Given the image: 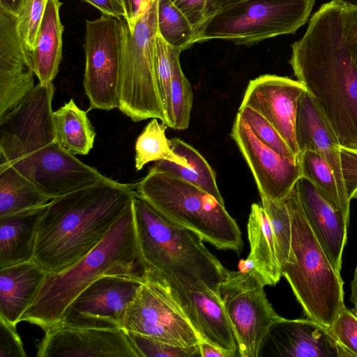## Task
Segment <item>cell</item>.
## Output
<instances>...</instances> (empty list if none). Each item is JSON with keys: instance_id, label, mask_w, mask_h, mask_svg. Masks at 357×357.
<instances>
[{"instance_id": "cell-1", "label": "cell", "mask_w": 357, "mask_h": 357, "mask_svg": "<svg viewBox=\"0 0 357 357\" xmlns=\"http://www.w3.org/2000/svg\"><path fill=\"white\" fill-rule=\"evenodd\" d=\"M54 91L52 82H38L0 119V163L15 168L50 199L108 178L57 141Z\"/></svg>"}, {"instance_id": "cell-2", "label": "cell", "mask_w": 357, "mask_h": 357, "mask_svg": "<svg viewBox=\"0 0 357 357\" xmlns=\"http://www.w3.org/2000/svg\"><path fill=\"white\" fill-rule=\"evenodd\" d=\"M342 10L333 0L314 13L291 45L289 63L340 142L357 149V66L345 40Z\"/></svg>"}, {"instance_id": "cell-3", "label": "cell", "mask_w": 357, "mask_h": 357, "mask_svg": "<svg viewBox=\"0 0 357 357\" xmlns=\"http://www.w3.org/2000/svg\"><path fill=\"white\" fill-rule=\"evenodd\" d=\"M135 194L132 184L108 178L51 199L38 225L33 260L49 273L73 266L105 238Z\"/></svg>"}, {"instance_id": "cell-4", "label": "cell", "mask_w": 357, "mask_h": 357, "mask_svg": "<svg viewBox=\"0 0 357 357\" xmlns=\"http://www.w3.org/2000/svg\"><path fill=\"white\" fill-rule=\"evenodd\" d=\"M132 206L144 272L158 275L171 286L220 294L229 270L206 248L202 238L168 220L136 192Z\"/></svg>"}, {"instance_id": "cell-5", "label": "cell", "mask_w": 357, "mask_h": 357, "mask_svg": "<svg viewBox=\"0 0 357 357\" xmlns=\"http://www.w3.org/2000/svg\"><path fill=\"white\" fill-rule=\"evenodd\" d=\"M117 274L144 275L137 248L132 202L90 252L64 271L48 273L21 321L45 331L60 321L69 304L87 286L101 276Z\"/></svg>"}, {"instance_id": "cell-6", "label": "cell", "mask_w": 357, "mask_h": 357, "mask_svg": "<svg viewBox=\"0 0 357 357\" xmlns=\"http://www.w3.org/2000/svg\"><path fill=\"white\" fill-rule=\"evenodd\" d=\"M284 200L291 220V241L282 275L307 317L330 328L345 306L343 280L307 222L296 184Z\"/></svg>"}, {"instance_id": "cell-7", "label": "cell", "mask_w": 357, "mask_h": 357, "mask_svg": "<svg viewBox=\"0 0 357 357\" xmlns=\"http://www.w3.org/2000/svg\"><path fill=\"white\" fill-rule=\"evenodd\" d=\"M132 185L137 195L170 221L197 233L218 249L241 251L243 243L237 222L225 205L208 192L151 167Z\"/></svg>"}, {"instance_id": "cell-8", "label": "cell", "mask_w": 357, "mask_h": 357, "mask_svg": "<svg viewBox=\"0 0 357 357\" xmlns=\"http://www.w3.org/2000/svg\"><path fill=\"white\" fill-rule=\"evenodd\" d=\"M158 2L152 1L133 30L121 18L122 52L119 109L133 121L158 119L170 128L155 75Z\"/></svg>"}, {"instance_id": "cell-9", "label": "cell", "mask_w": 357, "mask_h": 357, "mask_svg": "<svg viewBox=\"0 0 357 357\" xmlns=\"http://www.w3.org/2000/svg\"><path fill=\"white\" fill-rule=\"evenodd\" d=\"M314 0H243L206 19L195 31L194 43L223 40L252 45L294 33L307 20Z\"/></svg>"}, {"instance_id": "cell-10", "label": "cell", "mask_w": 357, "mask_h": 357, "mask_svg": "<svg viewBox=\"0 0 357 357\" xmlns=\"http://www.w3.org/2000/svg\"><path fill=\"white\" fill-rule=\"evenodd\" d=\"M267 285L256 269L231 271L220 286V294L231 324L239 356L259 357L272 326L282 317L264 291Z\"/></svg>"}, {"instance_id": "cell-11", "label": "cell", "mask_w": 357, "mask_h": 357, "mask_svg": "<svg viewBox=\"0 0 357 357\" xmlns=\"http://www.w3.org/2000/svg\"><path fill=\"white\" fill-rule=\"evenodd\" d=\"M122 330L181 347L202 341L169 286L149 271L126 309Z\"/></svg>"}, {"instance_id": "cell-12", "label": "cell", "mask_w": 357, "mask_h": 357, "mask_svg": "<svg viewBox=\"0 0 357 357\" xmlns=\"http://www.w3.org/2000/svg\"><path fill=\"white\" fill-rule=\"evenodd\" d=\"M121 18L102 14L86 20L83 85L89 109L119 108L122 52Z\"/></svg>"}, {"instance_id": "cell-13", "label": "cell", "mask_w": 357, "mask_h": 357, "mask_svg": "<svg viewBox=\"0 0 357 357\" xmlns=\"http://www.w3.org/2000/svg\"><path fill=\"white\" fill-rule=\"evenodd\" d=\"M144 275H107L82 291L54 326L121 329L126 309Z\"/></svg>"}, {"instance_id": "cell-14", "label": "cell", "mask_w": 357, "mask_h": 357, "mask_svg": "<svg viewBox=\"0 0 357 357\" xmlns=\"http://www.w3.org/2000/svg\"><path fill=\"white\" fill-rule=\"evenodd\" d=\"M295 133L299 153H317L331 167L343 195L351 202L356 199L357 149L340 142L306 90L298 100Z\"/></svg>"}, {"instance_id": "cell-15", "label": "cell", "mask_w": 357, "mask_h": 357, "mask_svg": "<svg viewBox=\"0 0 357 357\" xmlns=\"http://www.w3.org/2000/svg\"><path fill=\"white\" fill-rule=\"evenodd\" d=\"M231 137L250 169L260 197L284 199L302 176L298 160L282 155L261 142L238 113Z\"/></svg>"}, {"instance_id": "cell-16", "label": "cell", "mask_w": 357, "mask_h": 357, "mask_svg": "<svg viewBox=\"0 0 357 357\" xmlns=\"http://www.w3.org/2000/svg\"><path fill=\"white\" fill-rule=\"evenodd\" d=\"M305 91L298 80L263 75L250 81L240 105L249 107L264 116L297 158L300 153L296 139V119L298 100Z\"/></svg>"}, {"instance_id": "cell-17", "label": "cell", "mask_w": 357, "mask_h": 357, "mask_svg": "<svg viewBox=\"0 0 357 357\" xmlns=\"http://www.w3.org/2000/svg\"><path fill=\"white\" fill-rule=\"evenodd\" d=\"M37 357H138L121 329L52 326L45 331Z\"/></svg>"}, {"instance_id": "cell-18", "label": "cell", "mask_w": 357, "mask_h": 357, "mask_svg": "<svg viewBox=\"0 0 357 357\" xmlns=\"http://www.w3.org/2000/svg\"><path fill=\"white\" fill-rule=\"evenodd\" d=\"M278 357H352L331 331L308 318L281 317L271 328L260 356Z\"/></svg>"}, {"instance_id": "cell-19", "label": "cell", "mask_w": 357, "mask_h": 357, "mask_svg": "<svg viewBox=\"0 0 357 357\" xmlns=\"http://www.w3.org/2000/svg\"><path fill=\"white\" fill-rule=\"evenodd\" d=\"M17 21L0 9V119L35 87L31 52L19 35Z\"/></svg>"}, {"instance_id": "cell-20", "label": "cell", "mask_w": 357, "mask_h": 357, "mask_svg": "<svg viewBox=\"0 0 357 357\" xmlns=\"http://www.w3.org/2000/svg\"><path fill=\"white\" fill-rule=\"evenodd\" d=\"M169 286L202 341L239 356L231 324L220 295L210 290L190 291Z\"/></svg>"}, {"instance_id": "cell-21", "label": "cell", "mask_w": 357, "mask_h": 357, "mask_svg": "<svg viewBox=\"0 0 357 357\" xmlns=\"http://www.w3.org/2000/svg\"><path fill=\"white\" fill-rule=\"evenodd\" d=\"M296 187L312 231L333 267L340 274L349 220L307 178L301 176L296 183Z\"/></svg>"}, {"instance_id": "cell-22", "label": "cell", "mask_w": 357, "mask_h": 357, "mask_svg": "<svg viewBox=\"0 0 357 357\" xmlns=\"http://www.w3.org/2000/svg\"><path fill=\"white\" fill-rule=\"evenodd\" d=\"M48 273L33 260L0 268V317L17 326Z\"/></svg>"}, {"instance_id": "cell-23", "label": "cell", "mask_w": 357, "mask_h": 357, "mask_svg": "<svg viewBox=\"0 0 357 357\" xmlns=\"http://www.w3.org/2000/svg\"><path fill=\"white\" fill-rule=\"evenodd\" d=\"M47 204L0 217V268L33 260Z\"/></svg>"}, {"instance_id": "cell-24", "label": "cell", "mask_w": 357, "mask_h": 357, "mask_svg": "<svg viewBox=\"0 0 357 357\" xmlns=\"http://www.w3.org/2000/svg\"><path fill=\"white\" fill-rule=\"evenodd\" d=\"M60 0H48L35 47L31 52L33 70L39 82H52L62 60L63 26L61 22Z\"/></svg>"}, {"instance_id": "cell-25", "label": "cell", "mask_w": 357, "mask_h": 357, "mask_svg": "<svg viewBox=\"0 0 357 357\" xmlns=\"http://www.w3.org/2000/svg\"><path fill=\"white\" fill-rule=\"evenodd\" d=\"M248 238L251 259L256 270L263 277L267 285H275L282 275L275 240L268 215L261 205H251L247 224Z\"/></svg>"}, {"instance_id": "cell-26", "label": "cell", "mask_w": 357, "mask_h": 357, "mask_svg": "<svg viewBox=\"0 0 357 357\" xmlns=\"http://www.w3.org/2000/svg\"><path fill=\"white\" fill-rule=\"evenodd\" d=\"M170 142L174 153L184 159L185 163L162 160L155 162L151 168L169 173L201 188L225 205L215 173L206 159L193 146L179 138H172Z\"/></svg>"}, {"instance_id": "cell-27", "label": "cell", "mask_w": 357, "mask_h": 357, "mask_svg": "<svg viewBox=\"0 0 357 357\" xmlns=\"http://www.w3.org/2000/svg\"><path fill=\"white\" fill-rule=\"evenodd\" d=\"M54 122L57 141L64 149L75 155L90 152L96 131L86 112L73 98L54 112Z\"/></svg>"}, {"instance_id": "cell-28", "label": "cell", "mask_w": 357, "mask_h": 357, "mask_svg": "<svg viewBox=\"0 0 357 357\" xmlns=\"http://www.w3.org/2000/svg\"><path fill=\"white\" fill-rule=\"evenodd\" d=\"M50 200L15 168L0 163V217L45 205Z\"/></svg>"}, {"instance_id": "cell-29", "label": "cell", "mask_w": 357, "mask_h": 357, "mask_svg": "<svg viewBox=\"0 0 357 357\" xmlns=\"http://www.w3.org/2000/svg\"><path fill=\"white\" fill-rule=\"evenodd\" d=\"M298 160L302 176L311 181L329 202L349 220L351 201L340 191L327 162L317 153L311 150L301 152Z\"/></svg>"}, {"instance_id": "cell-30", "label": "cell", "mask_w": 357, "mask_h": 357, "mask_svg": "<svg viewBox=\"0 0 357 357\" xmlns=\"http://www.w3.org/2000/svg\"><path fill=\"white\" fill-rule=\"evenodd\" d=\"M167 126L159 123L158 119L146 125L135 142V168L141 170L150 162L168 160L177 164H185V160L179 158L172 150L170 139L166 137Z\"/></svg>"}, {"instance_id": "cell-31", "label": "cell", "mask_w": 357, "mask_h": 357, "mask_svg": "<svg viewBox=\"0 0 357 357\" xmlns=\"http://www.w3.org/2000/svg\"><path fill=\"white\" fill-rule=\"evenodd\" d=\"M170 50L172 66L171 86L172 128L183 130L187 129L189 126L192 107L193 93L192 86L181 66L180 54L183 51L182 49L171 46Z\"/></svg>"}, {"instance_id": "cell-32", "label": "cell", "mask_w": 357, "mask_h": 357, "mask_svg": "<svg viewBox=\"0 0 357 357\" xmlns=\"http://www.w3.org/2000/svg\"><path fill=\"white\" fill-rule=\"evenodd\" d=\"M158 29L171 46L184 50L194 44V28L172 0H158Z\"/></svg>"}, {"instance_id": "cell-33", "label": "cell", "mask_w": 357, "mask_h": 357, "mask_svg": "<svg viewBox=\"0 0 357 357\" xmlns=\"http://www.w3.org/2000/svg\"><path fill=\"white\" fill-rule=\"evenodd\" d=\"M272 229L277 258L280 268L287 261L291 248V220L285 200L273 201L261 197Z\"/></svg>"}, {"instance_id": "cell-34", "label": "cell", "mask_w": 357, "mask_h": 357, "mask_svg": "<svg viewBox=\"0 0 357 357\" xmlns=\"http://www.w3.org/2000/svg\"><path fill=\"white\" fill-rule=\"evenodd\" d=\"M237 113L261 142L282 155L298 160L277 130L259 113L246 106H240Z\"/></svg>"}, {"instance_id": "cell-35", "label": "cell", "mask_w": 357, "mask_h": 357, "mask_svg": "<svg viewBox=\"0 0 357 357\" xmlns=\"http://www.w3.org/2000/svg\"><path fill=\"white\" fill-rule=\"evenodd\" d=\"M138 357L200 356L198 345L176 347L148 336L124 331Z\"/></svg>"}, {"instance_id": "cell-36", "label": "cell", "mask_w": 357, "mask_h": 357, "mask_svg": "<svg viewBox=\"0 0 357 357\" xmlns=\"http://www.w3.org/2000/svg\"><path fill=\"white\" fill-rule=\"evenodd\" d=\"M171 46L158 33L155 47V68L160 94L169 123H172L171 86L172 66Z\"/></svg>"}, {"instance_id": "cell-37", "label": "cell", "mask_w": 357, "mask_h": 357, "mask_svg": "<svg viewBox=\"0 0 357 357\" xmlns=\"http://www.w3.org/2000/svg\"><path fill=\"white\" fill-rule=\"evenodd\" d=\"M48 0H27L20 16L17 26L20 36L27 49L32 52Z\"/></svg>"}, {"instance_id": "cell-38", "label": "cell", "mask_w": 357, "mask_h": 357, "mask_svg": "<svg viewBox=\"0 0 357 357\" xmlns=\"http://www.w3.org/2000/svg\"><path fill=\"white\" fill-rule=\"evenodd\" d=\"M352 357H357V317L344 306L329 328Z\"/></svg>"}, {"instance_id": "cell-39", "label": "cell", "mask_w": 357, "mask_h": 357, "mask_svg": "<svg viewBox=\"0 0 357 357\" xmlns=\"http://www.w3.org/2000/svg\"><path fill=\"white\" fill-rule=\"evenodd\" d=\"M22 342L16 329L0 317V357H26Z\"/></svg>"}, {"instance_id": "cell-40", "label": "cell", "mask_w": 357, "mask_h": 357, "mask_svg": "<svg viewBox=\"0 0 357 357\" xmlns=\"http://www.w3.org/2000/svg\"><path fill=\"white\" fill-rule=\"evenodd\" d=\"M342 21L345 40L357 66V8L343 7Z\"/></svg>"}, {"instance_id": "cell-41", "label": "cell", "mask_w": 357, "mask_h": 357, "mask_svg": "<svg viewBox=\"0 0 357 357\" xmlns=\"http://www.w3.org/2000/svg\"><path fill=\"white\" fill-rule=\"evenodd\" d=\"M206 1V0H174L173 3L196 31L204 21Z\"/></svg>"}, {"instance_id": "cell-42", "label": "cell", "mask_w": 357, "mask_h": 357, "mask_svg": "<svg viewBox=\"0 0 357 357\" xmlns=\"http://www.w3.org/2000/svg\"><path fill=\"white\" fill-rule=\"evenodd\" d=\"M98 9L102 14L116 18H125L126 10L123 0H83Z\"/></svg>"}, {"instance_id": "cell-43", "label": "cell", "mask_w": 357, "mask_h": 357, "mask_svg": "<svg viewBox=\"0 0 357 357\" xmlns=\"http://www.w3.org/2000/svg\"><path fill=\"white\" fill-rule=\"evenodd\" d=\"M126 10V17L124 18L132 31L139 17L146 11L149 6L148 0H123Z\"/></svg>"}, {"instance_id": "cell-44", "label": "cell", "mask_w": 357, "mask_h": 357, "mask_svg": "<svg viewBox=\"0 0 357 357\" xmlns=\"http://www.w3.org/2000/svg\"><path fill=\"white\" fill-rule=\"evenodd\" d=\"M201 357H234V354L222 350L210 343L201 341L199 344Z\"/></svg>"}, {"instance_id": "cell-45", "label": "cell", "mask_w": 357, "mask_h": 357, "mask_svg": "<svg viewBox=\"0 0 357 357\" xmlns=\"http://www.w3.org/2000/svg\"><path fill=\"white\" fill-rule=\"evenodd\" d=\"M243 0H206L204 9V20L218 11Z\"/></svg>"}, {"instance_id": "cell-46", "label": "cell", "mask_w": 357, "mask_h": 357, "mask_svg": "<svg viewBox=\"0 0 357 357\" xmlns=\"http://www.w3.org/2000/svg\"><path fill=\"white\" fill-rule=\"evenodd\" d=\"M27 0H0V9L18 17Z\"/></svg>"}, {"instance_id": "cell-47", "label": "cell", "mask_w": 357, "mask_h": 357, "mask_svg": "<svg viewBox=\"0 0 357 357\" xmlns=\"http://www.w3.org/2000/svg\"><path fill=\"white\" fill-rule=\"evenodd\" d=\"M350 301L357 306V264L354 273V278L351 282V296Z\"/></svg>"}, {"instance_id": "cell-48", "label": "cell", "mask_w": 357, "mask_h": 357, "mask_svg": "<svg viewBox=\"0 0 357 357\" xmlns=\"http://www.w3.org/2000/svg\"><path fill=\"white\" fill-rule=\"evenodd\" d=\"M344 8H357V0H337Z\"/></svg>"}, {"instance_id": "cell-49", "label": "cell", "mask_w": 357, "mask_h": 357, "mask_svg": "<svg viewBox=\"0 0 357 357\" xmlns=\"http://www.w3.org/2000/svg\"><path fill=\"white\" fill-rule=\"evenodd\" d=\"M351 311L357 317V306H354V309Z\"/></svg>"}, {"instance_id": "cell-50", "label": "cell", "mask_w": 357, "mask_h": 357, "mask_svg": "<svg viewBox=\"0 0 357 357\" xmlns=\"http://www.w3.org/2000/svg\"><path fill=\"white\" fill-rule=\"evenodd\" d=\"M155 1V0H151V3L152 1Z\"/></svg>"}, {"instance_id": "cell-51", "label": "cell", "mask_w": 357, "mask_h": 357, "mask_svg": "<svg viewBox=\"0 0 357 357\" xmlns=\"http://www.w3.org/2000/svg\"><path fill=\"white\" fill-rule=\"evenodd\" d=\"M149 1V3H151V0H148Z\"/></svg>"}, {"instance_id": "cell-52", "label": "cell", "mask_w": 357, "mask_h": 357, "mask_svg": "<svg viewBox=\"0 0 357 357\" xmlns=\"http://www.w3.org/2000/svg\"><path fill=\"white\" fill-rule=\"evenodd\" d=\"M172 1H173L174 0H172Z\"/></svg>"}]
</instances>
